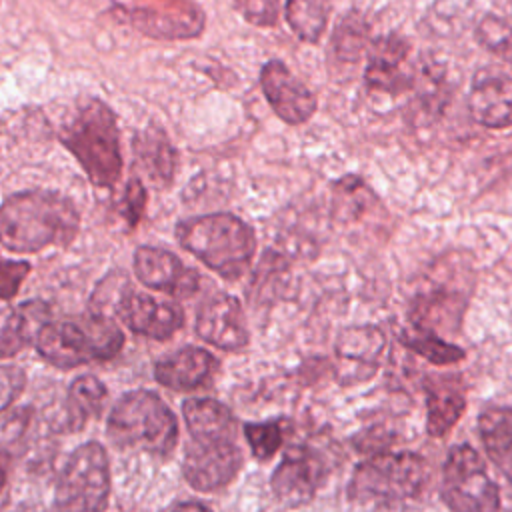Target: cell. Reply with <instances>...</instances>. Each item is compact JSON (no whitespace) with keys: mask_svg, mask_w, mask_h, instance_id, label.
<instances>
[{"mask_svg":"<svg viewBox=\"0 0 512 512\" xmlns=\"http://www.w3.org/2000/svg\"><path fill=\"white\" fill-rule=\"evenodd\" d=\"M106 400V386L90 374L78 376L68 390L66 402V430H80L82 424L102 410Z\"/></svg>","mask_w":512,"mask_h":512,"instance_id":"cell-22","label":"cell"},{"mask_svg":"<svg viewBox=\"0 0 512 512\" xmlns=\"http://www.w3.org/2000/svg\"><path fill=\"white\" fill-rule=\"evenodd\" d=\"M80 226L74 202L52 190H26L0 206V244L12 252L68 246Z\"/></svg>","mask_w":512,"mask_h":512,"instance_id":"cell-1","label":"cell"},{"mask_svg":"<svg viewBox=\"0 0 512 512\" xmlns=\"http://www.w3.org/2000/svg\"><path fill=\"white\" fill-rule=\"evenodd\" d=\"M38 352L58 368L114 358L124 342L118 324L104 312L72 320H48L36 336Z\"/></svg>","mask_w":512,"mask_h":512,"instance_id":"cell-5","label":"cell"},{"mask_svg":"<svg viewBox=\"0 0 512 512\" xmlns=\"http://www.w3.org/2000/svg\"><path fill=\"white\" fill-rule=\"evenodd\" d=\"M330 12V0H286V20L304 42H318Z\"/></svg>","mask_w":512,"mask_h":512,"instance_id":"cell-24","label":"cell"},{"mask_svg":"<svg viewBox=\"0 0 512 512\" xmlns=\"http://www.w3.org/2000/svg\"><path fill=\"white\" fill-rule=\"evenodd\" d=\"M176 238L182 248L226 280L246 274L256 252L254 230L226 212L182 220L176 226Z\"/></svg>","mask_w":512,"mask_h":512,"instance_id":"cell-2","label":"cell"},{"mask_svg":"<svg viewBox=\"0 0 512 512\" xmlns=\"http://www.w3.org/2000/svg\"><path fill=\"white\" fill-rule=\"evenodd\" d=\"M134 272L148 288L176 298L192 296L200 288L194 268L184 266L176 254L154 246H140L134 252Z\"/></svg>","mask_w":512,"mask_h":512,"instance_id":"cell-11","label":"cell"},{"mask_svg":"<svg viewBox=\"0 0 512 512\" xmlns=\"http://www.w3.org/2000/svg\"><path fill=\"white\" fill-rule=\"evenodd\" d=\"M408 52H410L408 42L396 34L370 42L368 66L364 72L366 86L370 90H380L388 94L408 90L412 86V80L402 72V64Z\"/></svg>","mask_w":512,"mask_h":512,"instance_id":"cell-15","label":"cell"},{"mask_svg":"<svg viewBox=\"0 0 512 512\" xmlns=\"http://www.w3.org/2000/svg\"><path fill=\"white\" fill-rule=\"evenodd\" d=\"M28 272H30L28 262L0 256V300H8L16 296Z\"/></svg>","mask_w":512,"mask_h":512,"instance_id":"cell-30","label":"cell"},{"mask_svg":"<svg viewBox=\"0 0 512 512\" xmlns=\"http://www.w3.org/2000/svg\"><path fill=\"white\" fill-rule=\"evenodd\" d=\"M60 142L72 152L92 184L110 188L122 172L116 116L108 104L88 98L60 130Z\"/></svg>","mask_w":512,"mask_h":512,"instance_id":"cell-3","label":"cell"},{"mask_svg":"<svg viewBox=\"0 0 512 512\" xmlns=\"http://www.w3.org/2000/svg\"><path fill=\"white\" fill-rule=\"evenodd\" d=\"M144 206H146V190L140 178H130L120 204V214L128 222V226H136L140 222L144 214Z\"/></svg>","mask_w":512,"mask_h":512,"instance_id":"cell-31","label":"cell"},{"mask_svg":"<svg viewBox=\"0 0 512 512\" xmlns=\"http://www.w3.org/2000/svg\"><path fill=\"white\" fill-rule=\"evenodd\" d=\"M478 432L492 462L512 482V408H486Z\"/></svg>","mask_w":512,"mask_h":512,"instance_id":"cell-21","label":"cell"},{"mask_svg":"<svg viewBox=\"0 0 512 512\" xmlns=\"http://www.w3.org/2000/svg\"><path fill=\"white\" fill-rule=\"evenodd\" d=\"M50 320V310L40 300H30L0 314V358L14 356Z\"/></svg>","mask_w":512,"mask_h":512,"instance_id":"cell-18","label":"cell"},{"mask_svg":"<svg viewBox=\"0 0 512 512\" xmlns=\"http://www.w3.org/2000/svg\"><path fill=\"white\" fill-rule=\"evenodd\" d=\"M466 398L462 390L450 382L428 388V432L432 436L446 434L462 416Z\"/></svg>","mask_w":512,"mask_h":512,"instance_id":"cell-23","label":"cell"},{"mask_svg":"<svg viewBox=\"0 0 512 512\" xmlns=\"http://www.w3.org/2000/svg\"><path fill=\"white\" fill-rule=\"evenodd\" d=\"M134 154L156 186H168L176 168V152L160 126H148L134 136Z\"/></svg>","mask_w":512,"mask_h":512,"instance_id":"cell-20","label":"cell"},{"mask_svg":"<svg viewBox=\"0 0 512 512\" xmlns=\"http://www.w3.org/2000/svg\"><path fill=\"white\" fill-rule=\"evenodd\" d=\"M468 108L482 126H512V78L494 68L480 70L472 80Z\"/></svg>","mask_w":512,"mask_h":512,"instance_id":"cell-14","label":"cell"},{"mask_svg":"<svg viewBox=\"0 0 512 512\" xmlns=\"http://www.w3.org/2000/svg\"><path fill=\"white\" fill-rule=\"evenodd\" d=\"M26 384V374L16 364H0V412L8 408Z\"/></svg>","mask_w":512,"mask_h":512,"instance_id":"cell-32","label":"cell"},{"mask_svg":"<svg viewBox=\"0 0 512 512\" xmlns=\"http://www.w3.org/2000/svg\"><path fill=\"white\" fill-rule=\"evenodd\" d=\"M406 346L412 348L416 354L428 358L434 364H450L464 356V352L442 338H438L434 332H426L424 328L414 330L410 336L404 338Z\"/></svg>","mask_w":512,"mask_h":512,"instance_id":"cell-26","label":"cell"},{"mask_svg":"<svg viewBox=\"0 0 512 512\" xmlns=\"http://www.w3.org/2000/svg\"><path fill=\"white\" fill-rule=\"evenodd\" d=\"M6 474H8V468H6V456H4V454H0V490H2L4 482H6Z\"/></svg>","mask_w":512,"mask_h":512,"instance_id":"cell-34","label":"cell"},{"mask_svg":"<svg viewBox=\"0 0 512 512\" xmlns=\"http://www.w3.org/2000/svg\"><path fill=\"white\" fill-rule=\"evenodd\" d=\"M236 10L254 26H272L278 18L280 0H232Z\"/></svg>","mask_w":512,"mask_h":512,"instance_id":"cell-29","label":"cell"},{"mask_svg":"<svg viewBox=\"0 0 512 512\" xmlns=\"http://www.w3.org/2000/svg\"><path fill=\"white\" fill-rule=\"evenodd\" d=\"M110 496V464L98 442L78 446L56 482L58 512H104Z\"/></svg>","mask_w":512,"mask_h":512,"instance_id":"cell-7","label":"cell"},{"mask_svg":"<svg viewBox=\"0 0 512 512\" xmlns=\"http://www.w3.org/2000/svg\"><path fill=\"white\" fill-rule=\"evenodd\" d=\"M108 438L118 448L170 456L178 444V420L150 390H130L108 414Z\"/></svg>","mask_w":512,"mask_h":512,"instance_id":"cell-4","label":"cell"},{"mask_svg":"<svg viewBox=\"0 0 512 512\" xmlns=\"http://www.w3.org/2000/svg\"><path fill=\"white\" fill-rule=\"evenodd\" d=\"M196 332L202 340L222 350H242L248 344L242 306L230 294H216L200 306Z\"/></svg>","mask_w":512,"mask_h":512,"instance_id":"cell-13","label":"cell"},{"mask_svg":"<svg viewBox=\"0 0 512 512\" xmlns=\"http://www.w3.org/2000/svg\"><path fill=\"white\" fill-rule=\"evenodd\" d=\"M116 310L120 320L136 334L154 340H166L178 332L184 322L178 304L148 296L144 292H120Z\"/></svg>","mask_w":512,"mask_h":512,"instance_id":"cell-10","label":"cell"},{"mask_svg":"<svg viewBox=\"0 0 512 512\" xmlns=\"http://www.w3.org/2000/svg\"><path fill=\"white\" fill-rule=\"evenodd\" d=\"M172 512H212V510L200 502H180L172 508Z\"/></svg>","mask_w":512,"mask_h":512,"instance_id":"cell-33","label":"cell"},{"mask_svg":"<svg viewBox=\"0 0 512 512\" xmlns=\"http://www.w3.org/2000/svg\"><path fill=\"white\" fill-rule=\"evenodd\" d=\"M190 438L236 440L238 424L234 414L214 398H190L182 404Z\"/></svg>","mask_w":512,"mask_h":512,"instance_id":"cell-19","label":"cell"},{"mask_svg":"<svg viewBox=\"0 0 512 512\" xmlns=\"http://www.w3.org/2000/svg\"><path fill=\"white\" fill-rule=\"evenodd\" d=\"M426 480L428 468L418 454H380L356 470L350 496L360 504L390 506L416 498Z\"/></svg>","mask_w":512,"mask_h":512,"instance_id":"cell-6","label":"cell"},{"mask_svg":"<svg viewBox=\"0 0 512 512\" xmlns=\"http://www.w3.org/2000/svg\"><path fill=\"white\" fill-rule=\"evenodd\" d=\"M214 368L216 360L208 350L198 346H186L158 360L154 366V376L162 386L186 392L202 386L210 378Z\"/></svg>","mask_w":512,"mask_h":512,"instance_id":"cell-16","label":"cell"},{"mask_svg":"<svg viewBox=\"0 0 512 512\" xmlns=\"http://www.w3.org/2000/svg\"><path fill=\"white\" fill-rule=\"evenodd\" d=\"M260 86L272 110L288 124H302L316 112L312 90L280 60H270L262 66Z\"/></svg>","mask_w":512,"mask_h":512,"instance_id":"cell-12","label":"cell"},{"mask_svg":"<svg viewBox=\"0 0 512 512\" xmlns=\"http://www.w3.org/2000/svg\"><path fill=\"white\" fill-rule=\"evenodd\" d=\"M242 468V450L236 440L190 438L184 456V478L200 492L228 486Z\"/></svg>","mask_w":512,"mask_h":512,"instance_id":"cell-9","label":"cell"},{"mask_svg":"<svg viewBox=\"0 0 512 512\" xmlns=\"http://www.w3.org/2000/svg\"><path fill=\"white\" fill-rule=\"evenodd\" d=\"M246 440L254 458L270 460L282 444V428L278 422H252L244 426Z\"/></svg>","mask_w":512,"mask_h":512,"instance_id":"cell-28","label":"cell"},{"mask_svg":"<svg viewBox=\"0 0 512 512\" xmlns=\"http://www.w3.org/2000/svg\"><path fill=\"white\" fill-rule=\"evenodd\" d=\"M370 46L368 42V26L360 14H348L340 20L334 30L332 48L338 60L356 62L364 50Z\"/></svg>","mask_w":512,"mask_h":512,"instance_id":"cell-25","label":"cell"},{"mask_svg":"<svg viewBox=\"0 0 512 512\" xmlns=\"http://www.w3.org/2000/svg\"><path fill=\"white\" fill-rule=\"evenodd\" d=\"M476 38L502 60L512 62V28L498 16H484L476 26Z\"/></svg>","mask_w":512,"mask_h":512,"instance_id":"cell-27","label":"cell"},{"mask_svg":"<svg viewBox=\"0 0 512 512\" xmlns=\"http://www.w3.org/2000/svg\"><path fill=\"white\" fill-rule=\"evenodd\" d=\"M320 482V464L306 450H290L272 474L274 494L290 506L304 504L312 498Z\"/></svg>","mask_w":512,"mask_h":512,"instance_id":"cell-17","label":"cell"},{"mask_svg":"<svg viewBox=\"0 0 512 512\" xmlns=\"http://www.w3.org/2000/svg\"><path fill=\"white\" fill-rule=\"evenodd\" d=\"M440 494L452 512H498L500 494L480 454L466 446H454L442 468Z\"/></svg>","mask_w":512,"mask_h":512,"instance_id":"cell-8","label":"cell"}]
</instances>
